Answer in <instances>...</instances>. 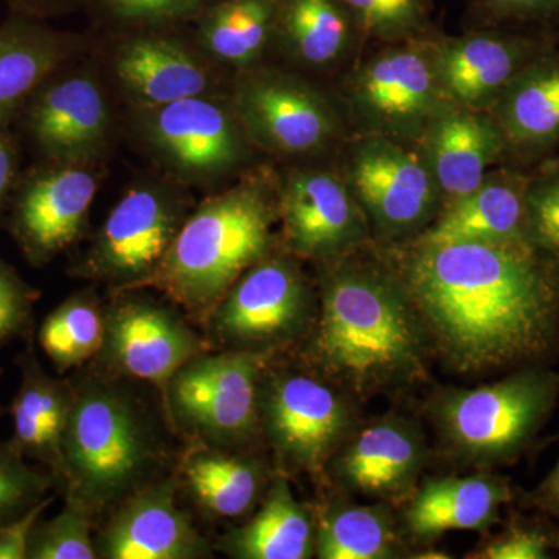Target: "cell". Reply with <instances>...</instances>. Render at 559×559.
Masks as SVG:
<instances>
[{"instance_id": "36", "label": "cell", "mask_w": 559, "mask_h": 559, "mask_svg": "<svg viewBox=\"0 0 559 559\" xmlns=\"http://www.w3.org/2000/svg\"><path fill=\"white\" fill-rule=\"evenodd\" d=\"M356 28L382 39L412 38L426 20L423 0H341Z\"/></svg>"}, {"instance_id": "28", "label": "cell", "mask_w": 559, "mask_h": 559, "mask_svg": "<svg viewBox=\"0 0 559 559\" xmlns=\"http://www.w3.org/2000/svg\"><path fill=\"white\" fill-rule=\"evenodd\" d=\"M218 549L237 559H308L316 554V525L288 480L277 477L259 513L226 533Z\"/></svg>"}, {"instance_id": "1", "label": "cell", "mask_w": 559, "mask_h": 559, "mask_svg": "<svg viewBox=\"0 0 559 559\" xmlns=\"http://www.w3.org/2000/svg\"><path fill=\"white\" fill-rule=\"evenodd\" d=\"M399 278L460 371L528 366L559 345V261L530 242L417 240Z\"/></svg>"}, {"instance_id": "8", "label": "cell", "mask_w": 559, "mask_h": 559, "mask_svg": "<svg viewBox=\"0 0 559 559\" xmlns=\"http://www.w3.org/2000/svg\"><path fill=\"white\" fill-rule=\"evenodd\" d=\"M117 128L112 91L86 55L44 81L13 124L36 160L66 164H103Z\"/></svg>"}, {"instance_id": "3", "label": "cell", "mask_w": 559, "mask_h": 559, "mask_svg": "<svg viewBox=\"0 0 559 559\" xmlns=\"http://www.w3.org/2000/svg\"><path fill=\"white\" fill-rule=\"evenodd\" d=\"M277 223L278 182L263 171L242 173L189 213L138 289H159L191 314L209 318L230 286L272 253Z\"/></svg>"}, {"instance_id": "19", "label": "cell", "mask_w": 559, "mask_h": 559, "mask_svg": "<svg viewBox=\"0 0 559 559\" xmlns=\"http://www.w3.org/2000/svg\"><path fill=\"white\" fill-rule=\"evenodd\" d=\"M178 479L138 488L106 525L98 555L109 559H197L210 557L207 539L176 502Z\"/></svg>"}, {"instance_id": "23", "label": "cell", "mask_w": 559, "mask_h": 559, "mask_svg": "<svg viewBox=\"0 0 559 559\" xmlns=\"http://www.w3.org/2000/svg\"><path fill=\"white\" fill-rule=\"evenodd\" d=\"M423 460L419 430L404 419L382 418L352 437L336 466L348 488L373 498H396L414 485Z\"/></svg>"}, {"instance_id": "34", "label": "cell", "mask_w": 559, "mask_h": 559, "mask_svg": "<svg viewBox=\"0 0 559 559\" xmlns=\"http://www.w3.org/2000/svg\"><path fill=\"white\" fill-rule=\"evenodd\" d=\"M94 511L66 495L64 509L49 521H39L28 544L27 559H94L92 539Z\"/></svg>"}, {"instance_id": "31", "label": "cell", "mask_w": 559, "mask_h": 559, "mask_svg": "<svg viewBox=\"0 0 559 559\" xmlns=\"http://www.w3.org/2000/svg\"><path fill=\"white\" fill-rule=\"evenodd\" d=\"M182 477L194 503L221 520L240 518L252 510L266 484V474L257 460L210 447L187 455Z\"/></svg>"}, {"instance_id": "18", "label": "cell", "mask_w": 559, "mask_h": 559, "mask_svg": "<svg viewBox=\"0 0 559 559\" xmlns=\"http://www.w3.org/2000/svg\"><path fill=\"white\" fill-rule=\"evenodd\" d=\"M105 342L98 355L110 370L151 382L164 395L173 374L209 352L207 342L170 307L127 296L105 311Z\"/></svg>"}, {"instance_id": "32", "label": "cell", "mask_w": 559, "mask_h": 559, "mask_svg": "<svg viewBox=\"0 0 559 559\" xmlns=\"http://www.w3.org/2000/svg\"><path fill=\"white\" fill-rule=\"evenodd\" d=\"M320 559H388L400 555L399 533L384 507L340 506L316 527Z\"/></svg>"}, {"instance_id": "13", "label": "cell", "mask_w": 559, "mask_h": 559, "mask_svg": "<svg viewBox=\"0 0 559 559\" xmlns=\"http://www.w3.org/2000/svg\"><path fill=\"white\" fill-rule=\"evenodd\" d=\"M348 98L366 134L419 142L448 103L436 46L406 43L370 58L353 75Z\"/></svg>"}, {"instance_id": "9", "label": "cell", "mask_w": 559, "mask_h": 559, "mask_svg": "<svg viewBox=\"0 0 559 559\" xmlns=\"http://www.w3.org/2000/svg\"><path fill=\"white\" fill-rule=\"evenodd\" d=\"M187 216L189 201L179 183L138 180L110 210L72 275L117 293L138 289L167 255Z\"/></svg>"}, {"instance_id": "30", "label": "cell", "mask_w": 559, "mask_h": 559, "mask_svg": "<svg viewBox=\"0 0 559 559\" xmlns=\"http://www.w3.org/2000/svg\"><path fill=\"white\" fill-rule=\"evenodd\" d=\"M277 0H213L194 20V39L223 68L238 70L263 62L272 49Z\"/></svg>"}, {"instance_id": "39", "label": "cell", "mask_w": 559, "mask_h": 559, "mask_svg": "<svg viewBox=\"0 0 559 559\" xmlns=\"http://www.w3.org/2000/svg\"><path fill=\"white\" fill-rule=\"evenodd\" d=\"M39 290L0 257V348L28 336Z\"/></svg>"}, {"instance_id": "44", "label": "cell", "mask_w": 559, "mask_h": 559, "mask_svg": "<svg viewBox=\"0 0 559 559\" xmlns=\"http://www.w3.org/2000/svg\"><path fill=\"white\" fill-rule=\"evenodd\" d=\"M498 20H533L559 11V0H484Z\"/></svg>"}, {"instance_id": "41", "label": "cell", "mask_w": 559, "mask_h": 559, "mask_svg": "<svg viewBox=\"0 0 559 559\" xmlns=\"http://www.w3.org/2000/svg\"><path fill=\"white\" fill-rule=\"evenodd\" d=\"M53 500L55 496H47L20 516L0 525V559H27L33 532Z\"/></svg>"}, {"instance_id": "4", "label": "cell", "mask_w": 559, "mask_h": 559, "mask_svg": "<svg viewBox=\"0 0 559 559\" xmlns=\"http://www.w3.org/2000/svg\"><path fill=\"white\" fill-rule=\"evenodd\" d=\"M66 495L98 511L140 488L153 439L130 396L105 381L73 389L62 437Z\"/></svg>"}, {"instance_id": "12", "label": "cell", "mask_w": 559, "mask_h": 559, "mask_svg": "<svg viewBox=\"0 0 559 559\" xmlns=\"http://www.w3.org/2000/svg\"><path fill=\"white\" fill-rule=\"evenodd\" d=\"M314 296L290 257L270 253L241 275L209 314L224 349L266 355L296 341L314 320Z\"/></svg>"}, {"instance_id": "24", "label": "cell", "mask_w": 559, "mask_h": 559, "mask_svg": "<svg viewBox=\"0 0 559 559\" xmlns=\"http://www.w3.org/2000/svg\"><path fill=\"white\" fill-rule=\"evenodd\" d=\"M21 385L11 403L13 437L9 447L25 460H35L64 485L62 437L68 425L73 389L40 367L33 348L17 359Z\"/></svg>"}, {"instance_id": "17", "label": "cell", "mask_w": 559, "mask_h": 559, "mask_svg": "<svg viewBox=\"0 0 559 559\" xmlns=\"http://www.w3.org/2000/svg\"><path fill=\"white\" fill-rule=\"evenodd\" d=\"M278 221L294 257L333 263L366 240L369 223L337 173L294 167L278 180Z\"/></svg>"}, {"instance_id": "43", "label": "cell", "mask_w": 559, "mask_h": 559, "mask_svg": "<svg viewBox=\"0 0 559 559\" xmlns=\"http://www.w3.org/2000/svg\"><path fill=\"white\" fill-rule=\"evenodd\" d=\"M10 14L49 21L86 9L87 0H2Z\"/></svg>"}, {"instance_id": "15", "label": "cell", "mask_w": 559, "mask_h": 559, "mask_svg": "<svg viewBox=\"0 0 559 559\" xmlns=\"http://www.w3.org/2000/svg\"><path fill=\"white\" fill-rule=\"evenodd\" d=\"M401 140L364 134L349 153L344 178L367 223L388 240H400L428 226L441 193L421 150Z\"/></svg>"}, {"instance_id": "7", "label": "cell", "mask_w": 559, "mask_h": 559, "mask_svg": "<svg viewBox=\"0 0 559 559\" xmlns=\"http://www.w3.org/2000/svg\"><path fill=\"white\" fill-rule=\"evenodd\" d=\"M186 28L156 25L106 31L95 61L127 109L230 94L235 73L209 57Z\"/></svg>"}, {"instance_id": "10", "label": "cell", "mask_w": 559, "mask_h": 559, "mask_svg": "<svg viewBox=\"0 0 559 559\" xmlns=\"http://www.w3.org/2000/svg\"><path fill=\"white\" fill-rule=\"evenodd\" d=\"M230 100L257 150L282 159H310L340 138L333 102L293 70L263 62L235 72Z\"/></svg>"}, {"instance_id": "5", "label": "cell", "mask_w": 559, "mask_h": 559, "mask_svg": "<svg viewBox=\"0 0 559 559\" xmlns=\"http://www.w3.org/2000/svg\"><path fill=\"white\" fill-rule=\"evenodd\" d=\"M128 128L140 148L180 187L213 189L238 178L257 150L242 128L230 94L127 109Z\"/></svg>"}, {"instance_id": "22", "label": "cell", "mask_w": 559, "mask_h": 559, "mask_svg": "<svg viewBox=\"0 0 559 559\" xmlns=\"http://www.w3.org/2000/svg\"><path fill=\"white\" fill-rule=\"evenodd\" d=\"M94 39L47 21L10 14L0 24V127H13L25 103L55 72L92 50Z\"/></svg>"}, {"instance_id": "42", "label": "cell", "mask_w": 559, "mask_h": 559, "mask_svg": "<svg viewBox=\"0 0 559 559\" xmlns=\"http://www.w3.org/2000/svg\"><path fill=\"white\" fill-rule=\"evenodd\" d=\"M21 139L13 127H0V221L5 218L7 207L22 167Z\"/></svg>"}, {"instance_id": "21", "label": "cell", "mask_w": 559, "mask_h": 559, "mask_svg": "<svg viewBox=\"0 0 559 559\" xmlns=\"http://www.w3.org/2000/svg\"><path fill=\"white\" fill-rule=\"evenodd\" d=\"M418 143L447 202L476 190L507 153L506 139L491 112L454 103L437 114Z\"/></svg>"}, {"instance_id": "6", "label": "cell", "mask_w": 559, "mask_h": 559, "mask_svg": "<svg viewBox=\"0 0 559 559\" xmlns=\"http://www.w3.org/2000/svg\"><path fill=\"white\" fill-rule=\"evenodd\" d=\"M559 377L522 369L492 384L448 389L436 403L444 440L460 457L499 465L520 457L550 417Z\"/></svg>"}, {"instance_id": "14", "label": "cell", "mask_w": 559, "mask_h": 559, "mask_svg": "<svg viewBox=\"0 0 559 559\" xmlns=\"http://www.w3.org/2000/svg\"><path fill=\"white\" fill-rule=\"evenodd\" d=\"M102 180V164L36 160L22 170L5 223L31 266H47L80 240Z\"/></svg>"}, {"instance_id": "45", "label": "cell", "mask_w": 559, "mask_h": 559, "mask_svg": "<svg viewBox=\"0 0 559 559\" xmlns=\"http://www.w3.org/2000/svg\"><path fill=\"white\" fill-rule=\"evenodd\" d=\"M535 502L540 509L557 514L559 518V460L547 479L536 489Z\"/></svg>"}, {"instance_id": "16", "label": "cell", "mask_w": 559, "mask_h": 559, "mask_svg": "<svg viewBox=\"0 0 559 559\" xmlns=\"http://www.w3.org/2000/svg\"><path fill=\"white\" fill-rule=\"evenodd\" d=\"M260 426L282 465L316 473L352 428L344 395L311 374L283 371L260 381Z\"/></svg>"}, {"instance_id": "38", "label": "cell", "mask_w": 559, "mask_h": 559, "mask_svg": "<svg viewBox=\"0 0 559 559\" xmlns=\"http://www.w3.org/2000/svg\"><path fill=\"white\" fill-rule=\"evenodd\" d=\"M525 205L530 245L559 261V167L543 165L530 178Z\"/></svg>"}, {"instance_id": "33", "label": "cell", "mask_w": 559, "mask_h": 559, "mask_svg": "<svg viewBox=\"0 0 559 559\" xmlns=\"http://www.w3.org/2000/svg\"><path fill=\"white\" fill-rule=\"evenodd\" d=\"M105 330L100 299L94 290L83 289L44 319L38 341L58 373H66L100 353Z\"/></svg>"}, {"instance_id": "20", "label": "cell", "mask_w": 559, "mask_h": 559, "mask_svg": "<svg viewBox=\"0 0 559 559\" xmlns=\"http://www.w3.org/2000/svg\"><path fill=\"white\" fill-rule=\"evenodd\" d=\"M433 46L448 100L462 108L487 112L514 76L547 50L538 40L506 33H474Z\"/></svg>"}, {"instance_id": "40", "label": "cell", "mask_w": 559, "mask_h": 559, "mask_svg": "<svg viewBox=\"0 0 559 559\" xmlns=\"http://www.w3.org/2000/svg\"><path fill=\"white\" fill-rule=\"evenodd\" d=\"M554 539L543 528L533 525H513L485 544L474 558L481 559H547Z\"/></svg>"}, {"instance_id": "25", "label": "cell", "mask_w": 559, "mask_h": 559, "mask_svg": "<svg viewBox=\"0 0 559 559\" xmlns=\"http://www.w3.org/2000/svg\"><path fill=\"white\" fill-rule=\"evenodd\" d=\"M530 178L507 171L488 175L476 190L447 202L419 241L530 242L527 187Z\"/></svg>"}, {"instance_id": "11", "label": "cell", "mask_w": 559, "mask_h": 559, "mask_svg": "<svg viewBox=\"0 0 559 559\" xmlns=\"http://www.w3.org/2000/svg\"><path fill=\"white\" fill-rule=\"evenodd\" d=\"M264 355L204 352L187 360L168 382L164 399L171 418L210 448L248 443L260 428V380Z\"/></svg>"}, {"instance_id": "46", "label": "cell", "mask_w": 559, "mask_h": 559, "mask_svg": "<svg viewBox=\"0 0 559 559\" xmlns=\"http://www.w3.org/2000/svg\"><path fill=\"white\" fill-rule=\"evenodd\" d=\"M544 165H550V167H559V153L555 154V156L547 160Z\"/></svg>"}, {"instance_id": "29", "label": "cell", "mask_w": 559, "mask_h": 559, "mask_svg": "<svg viewBox=\"0 0 559 559\" xmlns=\"http://www.w3.org/2000/svg\"><path fill=\"white\" fill-rule=\"evenodd\" d=\"M355 31L341 0H277L272 47L294 68L325 70L347 55Z\"/></svg>"}, {"instance_id": "26", "label": "cell", "mask_w": 559, "mask_h": 559, "mask_svg": "<svg viewBox=\"0 0 559 559\" xmlns=\"http://www.w3.org/2000/svg\"><path fill=\"white\" fill-rule=\"evenodd\" d=\"M489 112L507 153L536 157L559 150V51L547 49L530 61Z\"/></svg>"}, {"instance_id": "35", "label": "cell", "mask_w": 559, "mask_h": 559, "mask_svg": "<svg viewBox=\"0 0 559 559\" xmlns=\"http://www.w3.org/2000/svg\"><path fill=\"white\" fill-rule=\"evenodd\" d=\"M213 0H87L86 9L106 31L190 25Z\"/></svg>"}, {"instance_id": "2", "label": "cell", "mask_w": 559, "mask_h": 559, "mask_svg": "<svg viewBox=\"0 0 559 559\" xmlns=\"http://www.w3.org/2000/svg\"><path fill=\"white\" fill-rule=\"evenodd\" d=\"M428 337L399 275L342 263L323 282L310 355L331 380L369 396L419 380Z\"/></svg>"}, {"instance_id": "27", "label": "cell", "mask_w": 559, "mask_h": 559, "mask_svg": "<svg viewBox=\"0 0 559 559\" xmlns=\"http://www.w3.org/2000/svg\"><path fill=\"white\" fill-rule=\"evenodd\" d=\"M511 499L509 481L491 474L428 480L412 498L406 528L419 540L455 530L484 532L499 521L500 509Z\"/></svg>"}, {"instance_id": "37", "label": "cell", "mask_w": 559, "mask_h": 559, "mask_svg": "<svg viewBox=\"0 0 559 559\" xmlns=\"http://www.w3.org/2000/svg\"><path fill=\"white\" fill-rule=\"evenodd\" d=\"M55 477L27 465L9 443H0V525L47 498Z\"/></svg>"}]
</instances>
